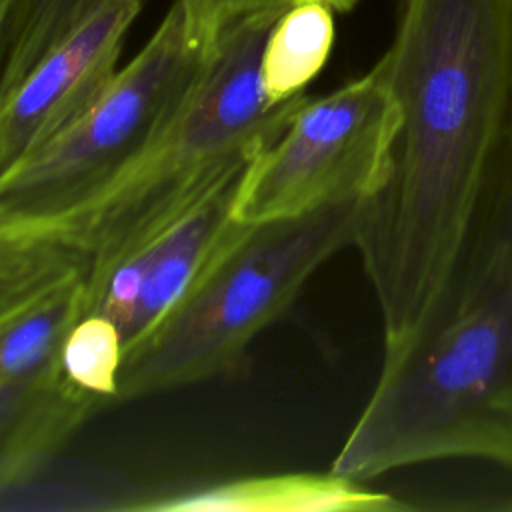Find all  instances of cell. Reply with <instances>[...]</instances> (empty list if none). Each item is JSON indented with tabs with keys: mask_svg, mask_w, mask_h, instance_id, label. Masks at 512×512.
I'll list each match as a JSON object with an SVG mask.
<instances>
[{
	"mask_svg": "<svg viewBox=\"0 0 512 512\" xmlns=\"http://www.w3.org/2000/svg\"><path fill=\"white\" fill-rule=\"evenodd\" d=\"M14 0H0V76L6 64L8 46H10V16Z\"/></svg>",
	"mask_w": 512,
	"mask_h": 512,
	"instance_id": "obj_17",
	"label": "cell"
},
{
	"mask_svg": "<svg viewBox=\"0 0 512 512\" xmlns=\"http://www.w3.org/2000/svg\"><path fill=\"white\" fill-rule=\"evenodd\" d=\"M398 112L376 66L298 104L280 136L246 168L234 220L258 224L318 204L372 196L384 180Z\"/></svg>",
	"mask_w": 512,
	"mask_h": 512,
	"instance_id": "obj_6",
	"label": "cell"
},
{
	"mask_svg": "<svg viewBox=\"0 0 512 512\" xmlns=\"http://www.w3.org/2000/svg\"><path fill=\"white\" fill-rule=\"evenodd\" d=\"M248 166L228 172L86 292V314H102L118 326L124 354L158 326L238 228L232 206Z\"/></svg>",
	"mask_w": 512,
	"mask_h": 512,
	"instance_id": "obj_7",
	"label": "cell"
},
{
	"mask_svg": "<svg viewBox=\"0 0 512 512\" xmlns=\"http://www.w3.org/2000/svg\"><path fill=\"white\" fill-rule=\"evenodd\" d=\"M406 508L394 496L330 470L236 478L162 494L138 506L140 512H396Z\"/></svg>",
	"mask_w": 512,
	"mask_h": 512,
	"instance_id": "obj_9",
	"label": "cell"
},
{
	"mask_svg": "<svg viewBox=\"0 0 512 512\" xmlns=\"http://www.w3.org/2000/svg\"><path fill=\"white\" fill-rule=\"evenodd\" d=\"M360 196L238 224L158 326L122 358L116 402L232 374L252 340L336 252L356 244Z\"/></svg>",
	"mask_w": 512,
	"mask_h": 512,
	"instance_id": "obj_4",
	"label": "cell"
},
{
	"mask_svg": "<svg viewBox=\"0 0 512 512\" xmlns=\"http://www.w3.org/2000/svg\"><path fill=\"white\" fill-rule=\"evenodd\" d=\"M146 0H106L0 98V172L80 118L118 72Z\"/></svg>",
	"mask_w": 512,
	"mask_h": 512,
	"instance_id": "obj_8",
	"label": "cell"
},
{
	"mask_svg": "<svg viewBox=\"0 0 512 512\" xmlns=\"http://www.w3.org/2000/svg\"><path fill=\"white\" fill-rule=\"evenodd\" d=\"M106 400L80 390L60 370L20 382H0V482L50 456Z\"/></svg>",
	"mask_w": 512,
	"mask_h": 512,
	"instance_id": "obj_10",
	"label": "cell"
},
{
	"mask_svg": "<svg viewBox=\"0 0 512 512\" xmlns=\"http://www.w3.org/2000/svg\"><path fill=\"white\" fill-rule=\"evenodd\" d=\"M280 16L256 14L222 32L160 138L94 200L38 232L82 258L86 292L280 136L304 100L270 104L264 94L262 52Z\"/></svg>",
	"mask_w": 512,
	"mask_h": 512,
	"instance_id": "obj_3",
	"label": "cell"
},
{
	"mask_svg": "<svg viewBox=\"0 0 512 512\" xmlns=\"http://www.w3.org/2000/svg\"><path fill=\"white\" fill-rule=\"evenodd\" d=\"M208 52L172 2L80 118L0 172V232L38 234L112 186L176 118Z\"/></svg>",
	"mask_w": 512,
	"mask_h": 512,
	"instance_id": "obj_5",
	"label": "cell"
},
{
	"mask_svg": "<svg viewBox=\"0 0 512 512\" xmlns=\"http://www.w3.org/2000/svg\"><path fill=\"white\" fill-rule=\"evenodd\" d=\"M122 358L118 326L102 314H86L68 332L60 362L74 386L114 404Z\"/></svg>",
	"mask_w": 512,
	"mask_h": 512,
	"instance_id": "obj_15",
	"label": "cell"
},
{
	"mask_svg": "<svg viewBox=\"0 0 512 512\" xmlns=\"http://www.w3.org/2000/svg\"><path fill=\"white\" fill-rule=\"evenodd\" d=\"M452 458L512 470V204L464 286L384 346L376 386L330 472L366 482Z\"/></svg>",
	"mask_w": 512,
	"mask_h": 512,
	"instance_id": "obj_2",
	"label": "cell"
},
{
	"mask_svg": "<svg viewBox=\"0 0 512 512\" xmlns=\"http://www.w3.org/2000/svg\"><path fill=\"white\" fill-rule=\"evenodd\" d=\"M334 46V8L304 2L288 8L272 26L262 52V86L270 104L304 94Z\"/></svg>",
	"mask_w": 512,
	"mask_h": 512,
	"instance_id": "obj_12",
	"label": "cell"
},
{
	"mask_svg": "<svg viewBox=\"0 0 512 512\" xmlns=\"http://www.w3.org/2000/svg\"><path fill=\"white\" fill-rule=\"evenodd\" d=\"M374 66L398 124L354 248L390 346L462 288L512 204V0H402Z\"/></svg>",
	"mask_w": 512,
	"mask_h": 512,
	"instance_id": "obj_1",
	"label": "cell"
},
{
	"mask_svg": "<svg viewBox=\"0 0 512 512\" xmlns=\"http://www.w3.org/2000/svg\"><path fill=\"white\" fill-rule=\"evenodd\" d=\"M104 2L106 0H14L10 46L0 76V98Z\"/></svg>",
	"mask_w": 512,
	"mask_h": 512,
	"instance_id": "obj_13",
	"label": "cell"
},
{
	"mask_svg": "<svg viewBox=\"0 0 512 512\" xmlns=\"http://www.w3.org/2000/svg\"><path fill=\"white\" fill-rule=\"evenodd\" d=\"M86 272H74L0 316V382H20L62 368L72 326L86 316Z\"/></svg>",
	"mask_w": 512,
	"mask_h": 512,
	"instance_id": "obj_11",
	"label": "cell"
},
{
	"mask_svg": "<svg viewBox=\"0 0 512 512\" xmlns=\"http://www.w3.org/2000/svg\"><path fill=\"white\" fill-rule=\"evenodd\" d=\"M180 6L192 42L212 50L222 32L256 14H284L304 2H324L334 10H350L358 0H174Z\"/></svg>",
	"mask_w": 512,
	"mask_h": 512,
	"instance_id": "obj_16",
	"label": "cell"
},
{
	"mask_svg": "<svg viewBox=\"0 0 512 512\" xmlns=\"http://www.w3.org/2000/svg\"><path fill=\"white\" fill-rule=\"evenodd\" d=\"M80 270L82 258L48 234L0 232V316Z\"/></svg>",
	"mask_w": 512,
	"mask_h": 512,
	"instance_id": "obj_14",
	"label": "cell"
}]
</instances>
